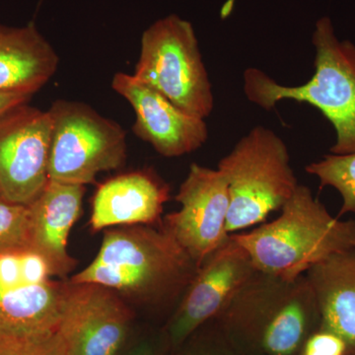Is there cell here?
I'll list each match as a JSON object with an SVG mask.
<instances>
[{
	"label": "cell",
	"mask_w": 355,
	"mask_h": 355,
	"mask_svg": "<svg viewBox=\"0 0 355 355\" xmlns=\"http://www.w3.org/2000/svg\"><path fill=\"white\" fill-rule=\"evenodd\" d=\"M198 268L164 228L130 225L107 230L94 260L69 282L164 304L183 296Z\"/></svg>",
	"instance_id": "6da1fadb"
},
{
	"label": "cell",
	"mask_w": 355,
	"mask_h": 355,
	"mask_svg": "<svg viewBox=\"0 0 355 355\" xmlns=\"http://www.w3.org/2000/svg\"><path fill=\"white\" fill-rule=\"evenodd\" d=\"M214 321L239 355H301L321 316L305 275L286 280L258 270Z\"/></svg>",
	"instance_id": "7a4b0ae2"
},
{
	"label": "cell",
	"mask_w": 355,
	"mask_h": 355,
	"mask_svg": "<svg viewBox=\"0 0 355 355\" xmlns=\"http://www.w3.org/2000/svg\"><path fill=\"white\" fill-rule=\"evenodd\" d=\"M280 211L275 220L231 234L259 272L294 280L331 254L354 249L355 221L331 216L308 187L299 184Z\"/></svg>",
	"instance_id": "3957f363"
},
{
	"label": "cell",
	"mask_w": 355,
	"mask_h": 355,
	"mask_svg": "<svg viewBox=\"0 0 355 355\" xmlns=\"http://www.w3.org/2000/svg\"><path fill=\"white\" fill-rule=\"evenodd\" d=\"M316 51L315 73L307 83L286 86L263 70L244 71V92L250 102L272 111L282 100L316 107L335 128L331 154L355 153V46L336 38L330 18L318 20L312 37Z\"/></svg>",
	"instance_id": "277c9868"
},
{
	"label": "cell",
	"mask_w": 355,
	"mask_h": 355,
	"mask_svg": "<svg viewBox=\"0 0 355 355\" xmlns=\"http://www.w3.org/2000/svg\"><path fill=\"white\" fill-rule=\"evenodd\" d=\"M217 169L228 184L229 234L263 223L299 186L286 142L263 125L242 137Z\"/></svg>",
	"instance_id": "5b68a950"
},
{
	"label": "cell",
	"mask_w": 355,
	"mask_h": 355,
	"mask_svg": "<svg viewBox=\"0 0 355 355\" xmlns=\"http://www.w3.org/2000/svg\"><path fill=\"white\" fill-rule=\"evenodd\" d=\"M133 76L184 113L205 120L214 111V92L195 29L176 14L144 32Z\"/></svg>",
	"instance_id": "8992f818"
},
{
	"label": "cell",
	"mask_w": 355,
	"mask_h": 355,
	"mask_svg": "<svg viewBox=\"0 0 355 355\" xmlns=\"http://www.w3.org/2000/svg\"><path fill=\"white\" fill-rule=\"evenodd\" d=\"M49 113L53 121L49 180L93 183L99 173L118 169L127 157V135L119 123L81 102L58 100Z\"/></svg>",
	"instance_id": "52a82bcc"
},
{
	"label": "cell",
	"mask_w": 355,
	"mask_h": 355,
	"mask_svg": "<svg viewBox=\"0 0 355 355\" xmlns=\"http://www.w3.org/2000/svg\"><path fill=\"white\" fill-rule=\"evenodd\" d=\"M69 287L30 247L0 254V338L57 331Z\"/></svg>",
	"instance_id": "ba28073f"
},
{
	"label": "cell",
	"mask_w": 355,
	"mask_h": 355,
	"mask_svg": "<svg viewBox=\"0 0 355 355\" xmlns=\"http://www.w3.org/2000/svg\"><path fill=\"white\" fill-rule=\"evenodd\" d=\"M53 121L49 111L20 105L0 119V200L31 205L49 182Z\"/></svg>",
	"instance_id": "9c48e42d"
},
{
	"label": "cell",
	"mask_w": 355,
	"mask_h": 355,
	"mask_svg": "<svg viewBox=\"0 0 355 355\" xmlns=\"http://www.w3.org/2000/svg\"><path fill=\"white\" fill-rule=\"evenodd\" d=\"M258 272L246 250L232 236L198 268L170 320L167 338L179 347L214 321Z\"/></svg>",
	"instance_id": "30bf717a"
},
{
	"label": "cell",
	"mask_w": 355,
	"mask_h": 355,
	"mask_svg": "<svg viewBox=\"0 0 355 355\" xmlns=\"http://www.w3.org/2000/svg\"><path fill=\"white\" fill-rule=\"evenodd\" d=\"M175 200L181 209L167 214L162 227L200 268L230 238L226 229L230 207L227 181L218 169L193 163Z\"/></svg>",
	"instance_id": "8fae6325"
},
{
	"label": "cell",
	"mask_w": 355,
	"mask_h": 355,
	"mask_svg": "<svg viewBox=\"0 0 355 355\" xmlns=\"http://www.w3.org/2000/svg\"><path fill=\"white\" fill-rule=\"evenodd\" d=\"M58 334L69 355H116L130 327L127 306L111 289L95 284H72Z\"/></svg>",
	"instance_id": "7c38bea8"
},
{
	"label": "cell",
	"mask_w": 355,
	"mask_h": 355,
	"mask_svg": "<svg viewBox=\"0 0 355 355\" xmlns=\"http://www.w3.org/2000/svg\"><path fill=\"white\" fill-rule=\"evenodd\" d=\"M112 87L135 110L132 130L164 157H179L200 148L209 139L203 119L184 113L164 96L130 74H114Z\"/></svg>",
	"instance_id": "4fadbf2b"
},
{
	"label": "cell",
	"mask_w": 355,
	"mask_h": 355,
	"mask_svg": "<svg viewBox=\"0 0 355 355\" xmlns=\"http://www.w3.org/2000/svg\"><path fill=\"white\" fill-rule=\"evenodd\" d=\"M83 184L51 181L28 205L30 248L46 261L53 277H65L76 265L67 251L72 226L80 216Z\"/></svg>",
	"instance_id": "5bb4252c"
},
{
	"label": "cell",
	"mask_w": 355,
	"mask_h": 355,
	"mask_svg": "<svg viewBox=\"0 0 355 355\" xmlns=\"http://www.w3.org/2000/svg\"><path fill=\"white\" fill-rule=\"evenodd\" d=\"M169 188L148 173L121 175L96 191L90 224L94 231L116 225H149L160 219Z\"/></svg>",
	"instance_id": "9a60e30c"
},
{
	"label": "cell",
	"mask_w": 355,
	"mask_h": 355,
	"mask_svg": "<svg viewBox=\"0 0 355 355\" xmlns=\"http://www.w3.org/2000/svg\"><path fill=\"white\" fill-rule=\"evenodd\" d=\"M58 55L34 23L0 24V92L34 95L57 72Z\"/></svg>",
	"instance_id": "2e32d148"
},
{
	"label": "cell",
	"mask_w": 355,
	"mask_h": 355,
	"mask_svg": "<svg viewBox=\"0 0 355 355\" xmlns=\"http://www.w3.org/2000/svg\"><path fill=\"white\" fill-rule=\"evenodd\" d=\"M318 306L319 330L342 338L345 355H355V251L331 254L306 272Z\"/></svg>",
	"instance_id": "e0dca14e"
},
{
	"label": "cell",
	"mask_w": 355,
	"mask_h": 355,
	"mask_svg": "<svg viewBox=\"0 0 355 355\" xmlns=\"http://www.w3.org/2000/svg\"><path fill=\"white\" fill-rule=\"evenodd\" d=\"M305 170L319 179L321 188L331 187L338 191L343 198L340 216L355 212V153L326 155Z\"/></svg>",
	"instance_id": "ac0fdd59"
},
{
	"label": "cell",
	"mask_w": 355,
	"mask_h": 355,
	"mask_svg": "<svg viewBox=\"0 0 355 355\" xmlns=\"http://www.w3.org/2000/svg\"><path fill=\"white\" fill-rule=\"evenodd\" d=\"M26 247H30L29 207L0 200V254Z\"/></svg>",
	"instance_id": "d6986e66"
},
{
	"label": "cell",
	"mask_w": 355,
	"mask_h": 355,
	"mask_svg": "<svg viewBox=\"0 0 355 355\" xmlns=\"http://www.w3.org/2000/svg\"><path fill=\"white\" fill-rule=\"evenodd\" d=\"M0 355H69L58 331L46 335L2 336Z\"/></svg>",
	"instance_id": "ffe728a7"
},
{
	"label": "cell",
	"mask_w": 355,
	"mask_h": 355,
	"mask_svg": "<svg viewBox=\"0 0 355 355\" xmlns=\"http://www.w3.org/2000/svg\"><path fill=\"white\" fill-rule=\"evenodd\" d=\"M209 330L178 355H239L232 347L216 321L207 324Z\"/></svg>",
	"instance_id": "44dd1931"
},
{
	"label": "cell",
	"mask_w": 355,
	"mask_h": 355,
	"mask_svg": "<svg viewBox=\"0 0 355 355\" xmlns=\"http://www.w3.org/2000/svg\"><path fill=\"white\" fill-rule=\"evenodd\" d=\"M342 338L329 331L318 330L308 338L301 355H345Z\"/></svg>",
	"instance_id": "7402d4cb"
},
{
	"label": "cell",
	"mask_w": 355,
	"mask_h": 355,
	"mask_svg": "<svg viewBox=\"0 0 355 355\" xmlns=\"http://www.w3.org/2000/svg\"><path fill=\"white\" fill-rule=\"evenodd\" d=\"M31 98L32 95L21 93L0 92V119L16 107L27 104Z\"/></svg>",
	"instance_id": "603a6c76"
},
{
	"label": "cell",
	"mask_w": 355,
	"mask_h": 355,
	"mask_svg": "<svg viewBox=\"0 0 355 355\" xmlns=\"http://www.w3.org/2000/svg\"><path fill=\"white\" fill-rule=\"evenodd\" d=\"M130 355H157V352H156L153 343L144 342L139 343Z\"/></svg>",
	"instance_id": "cb8c5ba5"
},
{
	"label": "cell",
	"mask_w": 355,
	"mask_h": 355,
	"mask_svg": "<svg viewBox=\"0 0 355 355\" xmlns=\"http://www.w3.org/2000/svg\"><path fill=\"white\" fill-rule=\"evenodd\" d=\"M352 242H354V250L355 251V224L354 228V237H352Z\"/></svg>",
	"instance_id": "d4e9b609"
},
{
	"label": "cell",
	"mask_w": 355,
	"mask_h": 355,
	"mask_svg": "<svg viewBox=\"0 0 355 355\" xmlns=\"http://www.w3.org/2000/svg\"><path fill=\"white\" fill-rule=\"evenodd\" d=\"M248 355H263V354H248Z\"/></svg>",
	"instance_id": "484cf974"
}]
</instances>
